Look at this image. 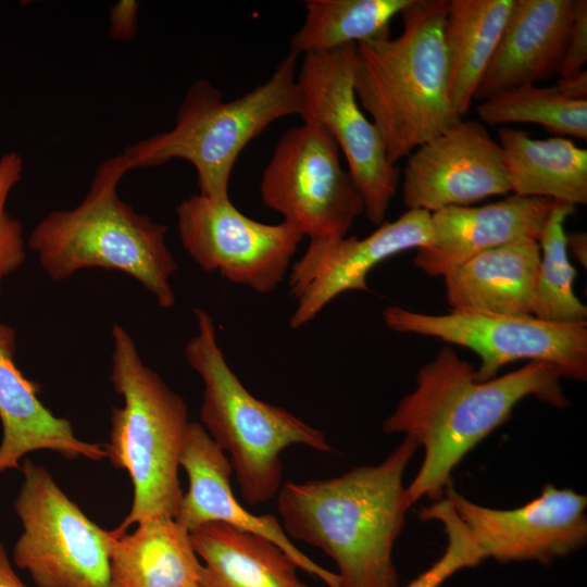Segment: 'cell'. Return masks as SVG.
Listing matches in <instances>:
<instances>
[{
  "instance_id": "cell-1",
  "label": "cell",
  "mask_w": 587,
  "mask_h": 587,
  "mask_svg": "<svg viewBox=\"0 0 587 587\" xmlns=\"http://www.w3.org/2000/svg\"><path fill=\"white\" fill-rule=\"evenodd\" d=\"M559 370L530 361L516 371L480 382L474 366L444 346L422 365L415 388L386 417V434H404L423 447L421 467L405 487L411 507L423 497L438 501L451 484V473L482 440L505 423L527 397L565 408Z\"/></svg>"
},
{
  "instance_id": "cell-2",
  "label": "cell",
  "mask_w": 587,
  "mask_h": 587,
  "mask_svg": "<svg viewBox=\"0 0 587 587\" xmlns=\"http://www.w3.org/2000/svg\"><path fill=\"white\" fill-rule=\"evenodd\" d=\"M417 448L404 436L376 465L282 485L276 503L286 534L329 557L340 587L399 586L392 552L410 508L403 475Z\"/></svg>"
},
{
  "instance_id": "cell-3",
  "label": "cell",
  "mask_w": 587,
  "mask_h": 587,
  "mask_svg": "<svg viewBox=\"0 0 587 587\" xmlns=\"http://www.w3.org/2000/svg\"><path fill=\"white\" fill-rule=\"evenodd\" d=\"M447 8L448 0H411L398 37L357 43L354 92L394 164L462 121L448 95Z\"/></svg>"
},
{
  "instance_id": "cell-4",
  "label": "cell",
  "mask_w": 587,
  "mask_h": 587,
  "mask_svg": "<svg viewBox=\"0 0 587 587\" xmlns=\"http://www.w3.org/2000/svg\"><path fill=\"white\" fill-rule=\"evenodd\" d=\"M128 171L123 153L104 160L83 201L43 217L28 246L54 280L85 268L116 270L138 280L161 308L170 309L175 303L170 278L178 266L165 243L167 227L120 198L117 188Z\"/></svg>"
},
{
  "instance_id": "cell-5",
  "label": "cell",
  "mask_w": 587,
  "mask_h": 587,
  "mask_svg": "<svg viewBox=\"0 0 587 587\" xmlns=\"http://www.w3.org/2000/svg\"><path fill=\"white\" fill-rule=\"evenodd\" d=\"M298 57L289 50L267 80L229 101L209 80H196L170 130L134 142L122 152L129 168L184 160L197 173L201 196L229 198V178L245 147L277 120L301 113Z\"/></svg>"
},
{
  "instance_id": "cell-6",
  "label": "cell",
  "mask_w": 587,
  "mask_h": 587,
  "mask_svg": "<svg viewBox=\"0 0 587 587\" xmlns=\"http://www.w3.org/2000/svg\"><path fill=\"white\" fill-rule=\"evenodd\" d=\"M193 313L198 333L185 357L203 382L200 424L227 455L243 500L265 503L283 485L284 450L300 445L329 453L333 447L322 430L251 395L227 364L212 317L202 309Z\"/></svg>"
},
{
  "instance_id": "cell-7",
  "label": "cell",
  "mask_w": 587,
  "mask_h": 587,
  "mask_svg": "<svg viewBox=\"0 0 587 587\" xmlns=\"http://www.w3.org/2000/svg\"><path fill=\"white\" fill-rule=\"evenodd\" d=\"M110 379L124 404L112 409L107 458L125 470L133 484L127 516L111 533L120 536L139 521L175 517L183 492L178 469L189 421L184 399L141 360L129 334L112 327Z\"/></svg>"
},
{
  "instance_id": "cell-8",
  "label": "cell",
  "mask_w": 587,
  "mask_h": 587,
  "mask_svg": "<svg viewBox=\"0 0 587 587\" xmlns=\"http://www.w3.org/2000/svg\"><path fill=\"white\" fill-rule=\"evenodd\" d=\"M14 500L23 532L13 561L37 587H109L111 530L99 527L42 466L24 460Z\"/></svg>"
},
{
  "instance_id": "cell-9",
  "label": "cell",
  "mask_w": 587,
  "mask_h": 587,
  "mask_svg": "<svg viewBox=\"0 0 587 587\" xmlns=\"http://www.w3.org/2000/svg\"><path fill=\"white\" fill-rule=\"evenodd\" d=\"M339 147L322 126L303 123L279 138L263 171L264 205L310 240L346 237L364 214L360 191L340 162Z\"/></svg>"
},
{
  "instance_id": "cell-10",
  "label": "cell",
  "mask_w": 587,
  "mask_h": 587,
  "mask_svg": "<svg viewBox=\"0 0 587 587\" xmlns=\"http://www.w3.org/2000/svg\"><path fill=\"white\" fill-rule=\"evenodd\" d=\"M386 325L398 333L441 339L465 347L480 359L478 380L496 377L504 365L529 360L553 364L562 377L587 379V322L555 323L534 315L450 311L427 314L391 305Z\"/></svg>"
},
{
  "instance_id": "cell-11",
  "label": "cell",
  "mask_w": 587,
  "mask_h": 587,
  "mask_svg": "<svg viewBox=\"0 0 587 587\" xmlns=\"http://www.w3.org/2000/svg\"><path fill=\"white\" fill-rule=\"evenodd\" d=\"M357 45L303 55L297 82L302 96L303 123L325 128L348 162L373 224L385 222L398 188L400 172L389 161L377 126L360 107L353 88Z\"/></svg>"
},
{
  "instance_id": "cell-12",
  "label": "cell",
  "mask_w": 587,
  "mask_h": 587,
  "mask_svg": "<svg viewBox=\"0 0 587 587\" xmlns=\"http://www.w3.org/2000/svg\"><path fill=\"white\" fill-rule=\"evenodd\" d=\"M180 242L205 272L270 294L283 282L303 235L283 221L266 224L241 213L229 200L192 195L176 208Z\"/></svg>"
},
{
  "instance_id": "cell-13",
  "label": "cell",
  "mask_w": 587,
  "mask_h": 587,
  "mask_svg": "<svg viewBox=\"0 0 587 587\" xmlns=\"http://www.w3.org/2000/svg\"><path fill=\"white\" fill-rule=\"evenodd\" d=\"M445 495L487 559L550 564L586 544L587 497L573 489L547 484L538 497L510 510L476 504L452 484Z\"/></svg>"
},
{
  "instance_id": "cell-14",
  "label": "cell",
  "mask_w": 587,
  "mask_h": 587,
  "mask_svg": "<svg viewBox=\"0 0 587 587\" xmlns=\"http://www.w3.org/2000/svg\"><path fill=\"white\" fill-rule=\"evenodd\" d=\"M511 192L503 151L483 124L460 121L408 155L402 200L429 213Z\"/></svg>"
},
{
  "instance_id": "cell-15",
  "label": "cell",
  "mask_w": 587,
  "mask_h": 587,
  "mask_svg": "<svg viewBox=\"0 0 587 587\" xmlns=\"http://www.w3.org/2000/svg\"><path fill=\"white\" fill-rule=\"evenodd\" d=\"M432 242L430 213L408 210L392 222H383L364 238L310 240L289 275L290 292L297 307L292 328L313 320L334 298L347 290H369V273L384 260Z\"/></svg>"
},
{
  "instance_id": "cell-16",
  "label": "cell",
  "mask_w": 587,
  "mask_h": 587,
  "mask_svg": "<svg viewBox=\"0 0 587 587\" xmlns=\"http://www.w3.org/2000/svg\"><path fill=\"white\" fill-rule=\"evenodd\" d=\"M179 466L187 474L188 490L182 496L174 519L189 533L208 523H223L255 534L278 546L299 570L320 578L327 587H340L337 573L298 549L277 517L253 514L237 500L232 490L229 460L200 423H189Z\"/></svg>"
},
{
  "instance_id": "cell-17",
  "label": "cell",
  "mask_w": 587,
  "mask_h": 587,
  "mask_svg": "<svg viewBox=\"0 0 587 587\" xmlns=\"http://www.w3.org/2000/svg\"><path fill=\"white\" fill-rule=\"evenodd\" d=\"M555 201L512 195L473 207H450L430 213L432 242L416 249L414 265L444 277L469 259L522 239H539Z\"/></svg>"
},
{
  "instance_id": "cell-18",
  "label": "cell",
  "mask_w": 587,
  "mask_h": 587,
  "mask_svg": "<svg viewBox=\"0 0 587 587\" xmlns=\"http://www.w3.org/2000/svg\"><path fill=\"white\" fill-rule=\"evenodd\" d=\"M15 332L0 317V474L20 469L29 452L52 450L65 458H107L104 445L76 437L72 424L39 399L40 386L24 376L15 360Z\"/></svg>"
},
{
  "instance_id": "cell-19",
  "label": "cell",
  "mask_w": 587,
  "mask_h": 587,
  "mask_svg": "<svg viewBox=\"0 0 587 587\" xmlns=\"http://www.w3.org/2000/svg\"><path fill=\"white\" fill-rule=\"evenodd\" d=\"M573 11L574 0H514L474 99L482 101L557 74Z\"/></svg>"
},
{
  "instance_id": "cell-20",
  "label": "cell",
  "mask_w": 587,
  "mask_h": 587,
  "mask_svg": "<svg viewBox=\"0 0 587 587\" xmlns=\"http://www.w3.org/2000/svg\"><path fill=\"white\" fill-rule=\"evenodd\" d=\"M539 261L534 239L482 252L442 277L446 302L450 311L533 315Z\"/></svg>"
},
{
  "instance_id": "cell-21",
  "label": "cell",
  "mask_w": 587,
  "mask_h": 587,
  "mask_svg": "<svg viewBox=\"0 0 587 587\" xmlns=\"http://www.w3.org/2000/svg\"><path fill=\"white\" fill-rule=\"evenodd\" d=\"M135 525L132 533L112 534L109 587H186L198 583L202 563L186 528L166 515Z\"/></svg>"
},
{
  "instance_id": "cell-22",
  "label": "cell",
  "mask_w": 587,
  "mask_h": 587,
  "mask_svg": "<svg viewBox=\"0 0 587 587\" xmlns=\"http://www.w3.org/2000/svg\"><path fill=\"white\" fill-rule=\"evenodd\" d=\"M190 539L203 561L201 587H312L299 577L289 555L255 534L208 523L192 530Z\"/></svg>"
},
{
  "instance_id": "cell-23",
  "label": "cell",
  "mask_w": 587,
  "mask_h": 587,
  "mask_svg": "<svg viewBox=\"0 0 587 587\" xmlns=\"http://www.w3.org/2000/svg\"><path fill=\"white\" fill-rule=\"evenodd\" d=\"M499 145L511 192L572 205L587 203V150L571 139H534L524 130L500 127Z\"/></svg>"
},
{
  "instance_id": "cell-24",
  "label": "cell",
  "mask_w": 587,
  "mask_h": 587,
  "mask_svg": "<svg viewBox=\"0 0 587 587\" xmlns=\"http://www.w3.org/2000/svg\"><path fill=\"white\" fill-rule=\"evenodd\" d=\"M513 4L514 0H448L444 24L448 95L460 118L470 110Z\"/></svg>"
},
{
  "instance_id": "cell-25",
  "label": "cell",
  "mask_w": 587,
  "mask_h": 587,
  "mask_svg": "<svg viewBox=\"0 0 587 587\" xmlns=\"http://www.w3.org/2000/svg\"><path fill=\"white\" fill-rule=\"evenodd\" d=\"M411 0H307L302 26L290 39L298 55L390 37V22Z\"/></svg>"
},
{
  "instance_id": "cell-26",
  "label": "cell",
  "mask_w": 587,
  "mask_h": 587,
  "mask_svg": "<svg viewBox=\"0 0 587 587\" xmlns=\"http://www.w3.org/2000/svg\"><path fill=\"white\" fill-rule=\"evenodd\" d=\"M576 207L555 201L538 239L540 261L533 315L555 323L587 322V308L574 290L576 270L570 262L565 221Z\"/></svg>"
},
{
  "instance_id": "cell-27",
  "label": "cell",
  "mask_w": 587,
  "mask_h": 587,
  "mask_svg": "<svg viewBox=\"0 0 587 587\" xmlns=\"http://www.w3.org/2000/svg\"><path fill=\"white\" fill-rule=\"evenodd\" d=\"M476 113L485 124L534 123L557 136L587 140V100H573L554 86L522 85L482 100Z\"/></svg>"
},
{
  "instance_id": "cell-28",
  "label": "cell",
  "mask_w": 587,
  "mask_h": 587,
  "mask_svg": "<svg viewBox=\"0 0 587 587\" xmlns=\"http://www.w3.org/2000/svg\"><path fill=\"white\" fill-rule=\"evenodd\" d=\"M419 517L442 524L447 547L436 562L404 587H440L457 572L477 566L487 559L447 498L422 508Z\"/></svg>"
},
{
  "instance_id": "cell-29",
  "label": "cell",
  "mask_w": 587,
  "mask_h": 587,
  "mask_svg": "<svg viewBox=\"0 0 587 587\" xmlns=\"http://www.w3.org/2000/svg\"><path fill=\"white\" fill-rule=\"evenodd\" d=\"M24 161L16 151L0 158V291L3 279L17 270L25 260L22 223L7 211V201L22 178Z\"/></svg>"
},
{
  "instance_id": "cell-30",
  "label": "cell",
  "mask_w": 587,
  "mask_h": 587,
  "mask_svg": "<svg viewBox=\"0 0 587 587\" xmlns=\"http://www.w3.org/2000/svg\"><path fill=\"white\" fill-rule=\"evenodd\" d=\"M587 61V1L574 0L573 21L558 68L560 78L582 72Z\"/></svg>"
},
{
  "instance_id": "cell-31",
  "label": "cell",
  "mask_w": 587,
  "mask_h": 587,
  "mask_svg": "<svg viewBox=\"0 0 587 587\" xmlns=\"http://www.w3.org/2000/svg\"><path fill=\"white\" fill-rule=\"evenodd\" d=\"M137 0H121L114 3L110 10L109 33L114 40H130L137 33L138 25Z\"/></svg>"
},
{
  "instance_id": "cell-32",
  "label": "cell",
  "mask_w": 587,
  "mask_h": 587,
  "mask_svg": "<svg viewBox=\"0 0 587 587\" xmlns=\"http://www.w3.org/2000/svg\"><path fill=\"white\" fill-rule=\"evenodd\" d=\"M557 90L573 100H587V72L560 78L554 86Z\"/></svg>"
},
{
  "instance_id": "cell-33",
  "label": "cell",
  "mask_w": 587,
  "mask_h": 587,
  "mask_svg": "<svg viewBox=\"0 0 587 587\" xmlns=\"http://www.w3.org/2000/svg\"><path fill=\"white\" fill-rule=\"evenodd\" d=\"M567 252L583 266L587 265V234L585 232H571L566 234Z\"/></svg>"
},
{
  "instance_id": "cell-34",
  "label": "cell",
  "mask_w": 587,
  "mask_h": 587,
  "mask_svg": "<svg viewBox=\"0 0 587 587\" xmlns=\"http://www.w3.org/2000/svg\"><path fill=\"white\" fill-rule=\"evenodd\" d=\"M0 587H26L13 571L4 547L0 544Z\"/></svg>"
},
{
  "instance_id": "cell-35",
  "label": "cell",
  "mask_w": 587,
  "mask_h": 587,
  "mask_svg": "<svg viewBox=\"0 0 587 587\" xmlns=\"http://www.w3.org/2000/svg\"><path fill=\"white\" fill-rule=\"evenodd\" d=\"M186 587H201V586L198 583H192V584H190V585H188Z\"/></svg>"
}]
</instances>
